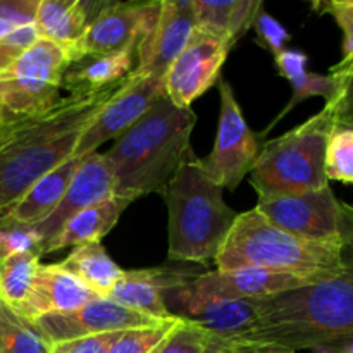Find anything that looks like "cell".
Segmentation results:
<instances>
[{
	"label": "cell",
	"mask_w": 353,
	"mask_h": 353,
	"mask_svg": "<svg viewBox=\"0 0 353 353\" xmlns=\"http://www.w3.org/2000/svg\"><path fill=\"white\" fill-rule=\"evenodd\" d=\"M123 81L100 92L61 97L37 116L0 117V223L38 179L74 157L81 134Z\"/></svg>",
	"instance_id": "1"
},
{
	"label": "cell",
	"mask_w": 353,
	"mask_h": 353,
	"mask_svg": "<svg viewBox=\"0 0 353 353\" xmlns=\"http://www.w3.org/2000/svg\"><path fill=\"white\" fill-rule=\"evenodd\" d=\"M347 254L343 274L255 300L254 327L238 341L271 345L296 353L316 352L353 338V245Z\"/></svg>",
	"instance_id": "2"
},
{
	"label": "cell",
	"mask_w": 353,
	"mask_h": 353,
	"mask_svg": "<svg viewBox=\"0 0 353 353\" xmlns=\"http://www.w3.org/2000/svg\"><path fill=\"white\" fill-rule=\"evenodd\" d=\"M195 124L196 116L192 109L176 107L162 95L103 154L112 171V195L134 202L162 192L192 152Z\"/></svg>",
	"instance_id": "3"
},
{
	"label": "cell",
	"mask_w": 353,
	"mask_h": 353,
	"mask_svg": "<svg viewBox=\"0 0 353 353\" xmlns=\"http://www.w3.org/2000/svg\"><path fill=\"white\" fill-rule=\"evenodd\" d=\"M168 205L169 261L205 264L216 261L238 212L223 196L193 150L161 192Z\"/></svg>",
	"instance_id": "4"
},
{
	"label": "cell",
	"mask_w": 353,
	"mask_h": 353,
	"mask_svg": "<svg viewBox=\"0 0 353 353\" xmlns=\"http://www.w3.org/2000/svg\"><path fill=\"white\" fill-rule=\"evenodd\" d=\"M347 250L338 243L303 240L272 224L254 207L238 214L214 264L216 271L259 268L327 281L347 271Z\"/></svg>",
	"instance_id": "5"
},
{
	"label": "cell",
	"mask_w": 353,
	"mask_h": 353,
	"mask_svg": "<svg viewBox=\"0 0 353 353\" xmlns=\"http://www.w3.org/2000/svg\"><path fill=\"white\" fill-rule=\"evenodd\" d=\"M336 128L334 109L324 103L316 116L264 143L250 171L257 196L299 195L330 186L326 150Z\"/></svg>",
	"instance_id": "6"
},
{
	"label": "cell",
	"mask_w": 353,
	"mask_h": 353,
	"mask_svg": "<svg viewBox=\"0 0 353 353\" xmlns=\"http://www.w3.org/2000/svg\"><path fill=\"white\" fill-rule=\"evenodd\" d=\"M71 64L69 52L47 40L21 52L0 74V117H30L54 107Z\"/></svg>",
	"instance_id": "7"
},
{
	"label": "cell",
	"mask_w": 353,
	"mask_h": 353,
	"mask_svg": "<svg viewBox=\"0 0 353 353\" xmlns=\"http://www.w3.org/2000/svg\"><path fill=\"white\" fill-rule=\"evenodd\" d=\"M255 209L303 240L353 245V205L338 199L331 186L299 195L259 196Z\"/></svg>",
	"instance_id": "8"
},
{
	"label": "cell",
	"mask_w": 353,
	"mask_h": 353,
	"mask_svg": "<svg viewBox=\"0 0 353 353\" xmlns=\"http://www.w3.org/2000/svg\"><path fill=\"white\" fill-rule=\"evenodd\" d=\"M219 124L214 147L200 164L221 188L236 190L245 176L254 169L259 157V140L248 126L233 88L226 79L219 78Z\"/></svg>",
	"instance_id": "9"
},
{
	"label": "cell",
	"mask_w": 353,
	"mask_h": 353,
	"mask_svg": "<svg viewBox=\"0 0 353 353\" xmlns=\"http://www.w3.org/2000/svg\"><path fill=\"white\" fill-rule=\"evenodd\" d=\"M162 95H165L164 79L131 71L103 105L102 112L81 134L74 157L81 159L95 154L103 143L119 138L124 131L137 124Z\"/></svg>",
	"instance_id": "10"
},
{
	"label": "cell",
	"mask_w": 353,
	"mask_h": 353,
	"mask_svg": "<svg viewBox=\"0 0 353 353\" xmlns=\"http://www.w3.org/2000/svg\"><path fill=\"white\" fill-rule=\"evenodd\" d=\"M161 10V2H107L69 50L72 62L138 47Z\"/></svg>",
	"instance_id": "11"
},
{
	"label": "cell",
	"mask_w": 353,
	"mask_h": 353,
	"mask_svg": "<svg viewBox=\"0 0 353 353\" xmlns=\"http://www.w3.org/2000/svg\"><path fill=\"white\" fill-rule=\"evenodd\" d=\"M161 323L164 321L133 312L110 299H95L71 312L48 314L31 324L48 343L55 345L97 334L123 333Z\"/></svg>",
	"instance_id": "12"
},
{
	"label": "cell",
	"mask_w": 353,
	"mask_h": 353,
	"mask_svg": "<svg viewBox=\"0 0 353 353\" xmlns=\"http://www.w3.org/2000/svg\"><path fill=\"white\" fill-rule=\"evenodd\" d=\"M230 50L228 41L195 31L185 50L165 72V97L176 107L192 109V103L219 81Z\"/></svg>",
	"instance_id": "13"
},
{
	"label": "cell",
	"mask_w": 353,
	"mask_h": 353,
	"mask_svg": "<svg viewBox=\"0 0 353 353\" xmlns=\"http://www.w3.org/2000/svg\"><path fill=\"white\" fill-rule=\"evenodd\" d=\"M195 33L193 0H162L161 10L137 48L133 71L141 76L164 79Z\"/></svg>",
	"instance_id": "14"
},
{
	"label": "cell",
	"mask_w": 353,
	"mask_h": 353,
	"mask_svg": "<svg viewBox=\"0 0 353 353\" xmlns=\"http://www.w3.org/2000/svg\"><path fill=\"white\" fill-rule=\"evenodd\" d=\"M316 283L323 281L293 272L241 268L233 271L200 272L186 283V286L193 295L205 300H261Z\"/></svg>",
	"instance_id": "15"
},
{
	"label": "cell",
	"mask_w": 353,
	"mask_h": 353,
	"mask_svg": "<svg viewBox=\"0 0 353 353\" xmlns=\"http://www.w3.org/2000/svg\"><path fill=\"white\" fill-rule=\"evenodd\" d=\"M192 281V279H190ZM165 307L178 319L192 321L214 338L231 343L243 338L254 327L255 300H205L199 299L181 285L164 295Z\"/></svg>",
	"instance_id": "16"
},
{
	"label": "cell",
	"mask_w": 353,
	"mask_h": 353,
	"mask_svg": "<svg viewBox=\"0 0 353 353\" xmlns=\"http://www.w3.org/2000/svg\"><path fill=\"white\" fill-rule=\"evenodd\" d=\"M114 193V178L110 165L105 155L95 152L81 157L78 169L69 183L65 195L62 196L57 209L43 221V223L33 226L37 234L40 236V254L47 247L48 241L57 236L59 231L64 228L71 217L102 200L109 199Z\"/></svg>",
	"instance_id": "17"
},
{
	"label": "cell",
	"mask_w": 353,
	"mask_h": 353,
	"mask_svg": "<svg viewBox=\"0 0 353 353\" xmlns=\"http://www.w3.org/2000/svg\"><path fill=\"white\" fill-rule=\"evenodd\" d=\"M199 274H193L190 269L179 268H150L124 271L107 299L121 303L133 312L152 317V319H174V316L165 307V292L185 285Z\"/></svg>",
	"instance_id": "18"
},
{
	"label": "cell",
	"mask_w": 353,
	"mask_h": 353,
	"mask_svg": "<svg viewBox=\"0 0 353 353\" xmlns=\"http://www.w3.org/2000/svg\"><path fill=\"white\" fill-rule=\"evenodd\" d=\"M95 299H100V296L92 292L78 276L62 268L61 262L40 264L30 296L24 305L14 312L30 323H34L48 314L71 312Z\"/></svg>",
	"instance_id": "19"
},
{
	"label": "cell",
	"mask_w": 353,
	"mask_h": 353,
	"mask_svg": "<svg viewBox=\"0 0 353 353\" xmlns=\"http://www.w3.org/2000/svg\"><path fill=\"white\" fill-rule=\"evenodd\" d=\"M79 161H81L79 157H71L38 179L3 217L0 228H33L43 223L57 209L62 196L65 195V190L78 169Z\"/></svg>",
	"instance_id": "20"
},
{
	"label": "cell",
	"mask_w": 353,
	"mask_h": 353,
	"mask_svg": "<svg viewBox=\"0 0 353 353\" xmlns=\"http://www.w3.org/2000/svg\"><path fill=\"white\" fill-rule=\"evenodd\" d=\"M105 2L83 0H40L37 9V24L41 40L52 41L71 50L83 37L90 21L103 9Z\"/></svg>",
	"instance_id": "21"
},
{
	"label": "cell",
	"mask_w": 353,
	"mask_h": 353,
	"mask_svg": "<svg viewBox=\"0 0 353 353\" xmlns=\"http://www.w3.org/2000/svg\"><path fill=\"white\" fill-rule=\"evenodd\" d=\"M130 203V200L110 195L109 199L81 210L64 224L54 240L48 241L47 247L41 250V255L62 250V248H72L76 245L95 243V241L100 243L102 238H105L112 231Z\"/></svg>",
	"instance_id": "22"
},
{
	"label": "cell",
	"mask_w": 353,
	"mask_h": 353,
	"mask_svg": "<svg viewBox=\"0 0 353 353\" xmlns=\"http://www.w3.org/2000/svg\"><path fill=\"white\" fill-rule=\"evenodd\" d=\"M193 9L195 31L221 38L233 47L250 28H254L264 3L261 0H193Z\"/></svg>",
	"instance_id": "23"
},
{
	"label": "cell",
	"mask_w": 353,
	"mask_h": 353,
	"mask_svg": "<svg viewBox=\"0 0 353 353\" xmlns=\"http://www.w3.org/2000/svg\"><path fill=\"white\" fill-rule=\"evenodd\" d=\"M137 48L128 47L112 54L93 55L72 62L62 79V90H68L69 95L92 93L119 83L134 69Z\"/></svg>",
	"instance_id": "24"
},
{
	"label": "cell",
	"mask_w": 353,
	"mask_h": 353,
	"mask_svg": "<svg viewBox=\"0 0 353 353\" xmlns=\"http://www.w3.org/2000/svg\"><path fill=\"white\" fill-rule=\"evenodd\" d=\"M274 61L279 74L292 83L293 95L285 109L281 110V114L269 124L264 133L272 130L278 124V121H281L286 114L292 112L293 107L302 103L303 100L310 99V97H323L326 102H330L336 95V83L330 74H317V72H310L307 69L309 57H307L305 52L285 48L278 55H274Z\"/></svg>",
	"instance_id": "25"
},
{
	"label": "cell",
	"mask_w": 353,
	"mask_h": 353,
	"mask_svg": "<svg viewBox=\"0 0 353 353\" xmlns=\"http://www.w3.org/2000/svg\"><path fill=\"white\" fill-rule=\"evenodd\" d=\"M62 268L78 276L100 299H107L124 269L114 262L102 243H83L71 248L68 257L61 262Z\"/></svg>",
	"instance_id": "26"
},
{
	"label": "cell",
	"mask_w": 353,
	"mask_h": 353,
	"mask_svg": "<svg viewBox=\"0 0 353 353\" xmlns=\"http://www.w3.org/2000/svg\"><path fill=\"white\" fill-rule=\"evenodd\" d=\"M38 268L40 255L37 252H21L0 261V302L19 310L30 296Z\"/></svg>",
	"instance_id": "27"
},
{
	"label": "cell",
	"mask_w": 353,
	"mask_h": 353,
	"mask_svg": "<svg viewBox=\"0 0 353 353\" xmlns=\"http://www.w3.org/2000/svg\"><path fill=\"white\" fill-rule=\"evenodd\" d=\"M52 345L37 327L0 302V353H50Z\"/></svg>",
	"instance_id": "28"
},
{
	"label": "cell",
	"mask_w": 353,
	"mask_h": 353,
	"mask_svg": "<svg viewBox=\"0 0 353 353\" xmlns=\"http://www.w3.org/2000/svg\"><path fill=\"white\" fill-rule=\"evenodd\" d=\"M321 14H330L343 33L341 61L331 68L330 76L336 83V95L343 83L353 74V0H331L312 3ZM334 95V97H336Z\"/></svg>",
	"instance_id": "29"
},
{
	"label": "cell",
	"mask_w": 353,
	"mask_h": 353,
	"mask_svg": "<svg viewBox=\"0 0 353 353\" xmlns=\"http://www.w3.org/2000/svg\"><path fill=\"white\" fill-rule=\"evenodd\" d=\"M326 176L330 181L353 185V128L338 126L327 141Z\"/></svg>",
	"instance_id": "30"
},
{
	"label": "cell",
	"mask_w": 353,
	"mask_h": 353,
	"mask_svg": "<svg viewBox=\"0 0 353 353\" xmlns=\"http://www.w3.org/2000/svg\"><path fill=\"white\" fill-rule=\"evenodd\" d=\"M178 321V317H174V319L164 321L155 326L124 331L112 345L109 353H155L162 341L174 330Z\"/></svg>",
	"instance_id": "31"
},
{
	"label": "cell",
	"mask_w": 353,
	"mask_h": 353,
	"mask_svg": "<svg viewBox=\"0 0 353 353\" xmlns=\"http://www.w3.org/2000/svg\"><path fill=\"white\" fill-rule=\"evenodd\" d=\"M216 340L199 324L179 319L155 353H207Z\"/></svg>",
	"instance_id": "32"
},
{
	"label": "cell",
	"mask_w": 353,
	"mask_h": 353,
	"mask_svg": "<svg viewBox=\"0 0 353 353\" xmlns=\"http://www.w3.org/2000/svg\"><path fill=\"white\" fill-rule=\"evenodd\" d=\"M255 34H257V40L265 50L271 52L272 55H278L279 52H283L286 48V43L290 40V33L285 26H283L279 21H276L274 17L269 16L264 9L259 12L257 19L254 23Z\"/></svg>",
	"instance_id": "33"
},
{
	"label": "cell",
	"mask_w": 353,
	"mask_h": 353,
	"mask_svg": "<svg viewBox=\"0 0 353 353\" xmlns=\"http://www.w3.org/2000/svg\"><path fill=\"white\" fill-rule=\"evenodd\" d=\"M38 250L40 236L33 228H0V261L21 252L38 254Z\"/></svg>",
	"instance_id": "34"
},
{
	"label": "cell",
	"mask_w": 353,
	"mask_h": 353,
	"mask_svg": "<svg viewBox=\"0 0 353 353\" xmlns=\"http://www.w3.org/2000/svg\"><path fill=\"white\" fill-rule=\"evenodd\" d=\"M119 336L121 333H107L62 341V343L52 345L50 353H109Z\"/></svg>",
	"instance_id": "35"
},
{
	"label": "cell",
	"mask_w": 353,
	"mask_h": 353,
	"mask_svg": "<svg viewBox=\"0 0 353 353\" xmlns=\"http://www.w3.org/2000/svg\"><path fill=\"white\" fill-rule=\"evenodd\" d=\"M40 0H0V19L10 26L33 24Z\"/></svg>",
	"instance_id": "36"
},
{
	"label": "cell",
	"mask_w": 353,
	"mask_h": 353,
	"mask_svg": "<svg viewBox=\"0 0 353 353\" xmlns=\"http://www.w3.org/2000/svg\"><path fill=\"white\" fill-rule=\"evenodd\" d=\"M326 103H330L334 109L338 126L353 128V74L343 83L338 95Z\"/></svg>",
	"instance_id": "37"
},
{
	"label": "cell",
	"mask_w": 353,
	"mask_h": 353,
	"mask_svg": "<svg viewBox=\"0 0 353 353\" xmlns=\"http://www.w3.org/2000/svg\"><path fill=\"white\" fill-rule=\"evenodd\" d=\"M38 40H41L40 31H38L37 24L33 23V24H24V26L12 28V31H10V33L0 41H2L3 45H7V47H12L16 48V50L24 52L28 50V48L33 47Z\"/></svg>",
	"instance_id": "38"
},
{
	"label": "cell",
	"mask_w": 353,
	"mask_h": 353,
	"mask_svg": "<svg viewBox=\"0 0 353 353\" xmlns=\"http://www.w3.org/2000/svg\"><path fill=\"white\" fill-rule=\"evenodd\" d=\"M223 353H293L283 348L271 347V345L262 343H248V341H234V343H228L224 341Z\"/></svg>",
	"instance_id": "39"
},
{
	"label": "cell",
	"mask_w": 353,
	"mask_h": 353,
	"mask_svg": "<svg viewBox=\"0 0 353 353\" xmlns=\"http://www.w3.org/2000/svg\"><path fill=\"white\" fill-rule=\"evenodd\" d=\"M19 54V50H16V48L12 47H7V45H3L2 41H0V74L9 68L10 62H12Z\"/></svg>",
	"instance_id": "40"
},
{
	"label": "cell",
	"mask_w": 353,
	"mask_h": 353,
	"mask_svg": "<svg viewBox=\"0 0 353 353\" xmlns=\"http://www.w3.org/2000/svg\"><path fill=\"white\" fill-rule=\"evenodd\" d=\"M223 350H224V341L223 340H216L207 353H223Z\"/></svg>",
	"instance_id": "41"
}]
</instances>
